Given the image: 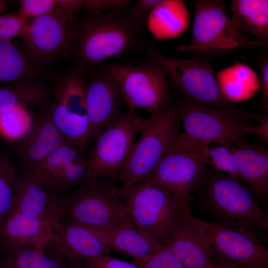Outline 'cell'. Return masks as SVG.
Segmentation results:
<instances>
[{
	"mask_svg": "<svg viewBox=\"0 0 268 268\" xmlns=\"http://www.w3.org/2000/svg\"><path fill=\"white\" fill-rule=\"evenodd\" d=\"M128 8L77 16L65 57L78 71L85 74L107 59L121 58L143 47L142 29L130 20Z\"/></svg>",
	"mask_w": 268,
	"mask_h": 268,
	"instance_id": "obj_1",
	"label": "cell"
},
{
	"mask_svg": "<svg viewBox=\"0 0 268 268\" xmlns=\"http://www.w3.org/2000/svg\"><path fill=\"white\" fill-rule=\"evenodd\" d=\"M191 195L212 222L245 228L257 234L268 228V212L240 178L207 168Z\"/></svg>",
	"mask_w": 268,
	"mask_h": 268,
	"instance_id": "obj_2",
	"label": "cell"
},
{
	"mask_svg": "<svg viewBox=\"0 0 268 268\" xmlns=\"http://www.w3.org/2000/svg\"><path fill=\"white\" fill-rule=\"evenodd\" d=\"M145 64L154 66L169 82L197 102L225 110L247 120L259 122L265 115L247 111L228 100L221 92L210 61L205 59H177L148 46Z\"/></svg>",
	"mask_w": 268,
	"mask_h": 268,
	"instance_id": "obj_3",
	"label": "cell"
},
{
	"mask_svg": "<svg viewBox=\"0 0 268 268\" xmlns=\"http://www.w3.org/2000/svg\"><path fill=\"white\" fill-rule=\"evenodd\" d=\"M122 193L118 179L101 178L86 180L61 195L64 204L61 219L99 230L134 226Z\"/></svg>",
	"mask_w": 268,
	"mask_h": 268,
	"instance_id": "obj_4",
	"label": "cell"
},
{
	"mask_svg": "<svg viewBox=\"0 0 268 268\" xmlns=\"http://www.w3.org/2000/svg\"><path fill=\"white\" fill-rule=\"evenodd\" d=\"M177 105L168 103L146 119L127 163L118 178L122 190L146 180L180 134Z\"/></svg>",
	"mask_w": 268,
	"mask_h": 268,
	"instance_id": "obj_5",
	"label": "cell"
},
{
	"mask_svg": "<svg viewBox=\"0 0 268 268\" xmlns=\"http://www.w3.org/2000/svg\"><path fill=\"white\" fill-rule=\"evenodd\" d=\"M208 145L180 133L145 180L171 197L190 205L194 200L192 189L207 168Z\"/></svg>",
	"mask_w": 268,
	"mask_h": 268,
	"instance_id": "obj_6",
	"label": "cell"
},
{
	"mask_svg": "<svg viewBox=\"0 0 268 268\" xmlns=\"http://www.w3.org/2000/svg\"><path fill=\"white\" fill-rule=\"evenodd\" d=\"M81 0H58L53 12L31 19L28 32L21 37L20 48L39 70L65 57L72 25L82 7Z\"/></svg>",
	"mask_w": 268,
	"mask_h": 268,
	"instance_id": "obj_7",
	"label": "cell"
},
{
	"mask_svg": "<svg viewBox=\"0 0 268 268\" xmlns=\"http://www.w3.org/2000/svg\"><path fill=\"white\" fill-rule=\"evenodd\" d=\"M184 136L207 145L245 146L252 126L229 112L185 97L177 105Z\"/></svg>",
	"mask_w": 268,
	"mask_h": 268,
	"instance_id": "obj_8",
	"label": "cell"
},
{
	"mask_svg": "<svg viewBox=\"0 0 268 268\" xmlns=\"http://www.w3.org/2000/svg\"><path fill=\"white\" fill-rule=\"evenodd\" d=\"M194 21L190 44L178 45L180 51L222 52L266 43L250 39L235 25L220 0L194 1Z\"/></svg>",
	"mask_w": 268,
	"mask_h": 268,
	"instance_id": "obj_9",
	"label": "cell"
},
{
	"mask_svg": "<svg viewBox=\"0 0 268 268\" xmlns=\"http://www.w3.org/2000/svg\"><path fill=\"white\" fill-rule=\"evenodd\" d=\"M146 119L129 109L95 139L87 157L86 180L101 178L118 180Z\"/></svg>",
	"mask_w": 268,
	"mask_h": 268,
	"instance_id": "obj_10",
	"label": "cell"
},
{
	"mask_svg": "<svg viewBox=\"0 0 268 268\" xmlns=\"http://www.w3.org/2000/svg\"><path fill=\"white\" fill-rule=\"evenodd\" d=\"M122 198L134 226L162 244L169 228L190 209L146 180L123 190Z\"/></svg>",
	"mask_w": 268,
	"mask_h": 268,
	"instance_id": "obj_11",
	"label": "cell"
},
{
	"mask_svg": "<svg viewBox=\"0 0 268 268\" xmlns=\"http://www.w3.org/2000/svg\"><path fill=\"white\" fill-rule=\"evenodd\" d=\"M84 75L74 67L57 79L54 98L48 106L65 139L82 152L89 143Z\"/></svg>",
	"mask_w": 268,
	"mask_h": 268,
	"instance_id": "obj_12",
	"label": "cell"
},
{
	"mask_svg": "<svg viewBox=\"0 0 268 268\" xmlns=\"http://www.w3.org/2000/svg\"><path fill=\"white\" fill-rule=\"evenodd\" d=\"M103 65L118 81L129 109H143L153 116L169 103L171 93L168 79L156 67L146 64L138 67Z\"/></svg>",
	"mask_w": 268,
	"mask_h": 268,
	"instance_id": "obj_13",
	"label": "cell"
},
{
	"mask_svg": "<svg viewBox=\"0 0 268 268\" xmlns=\"http://www.w3.org/2000/svg\"><path fill=\"white\" fill-rule=\"evenodd\" d=\"M209 257L216 265L268 268V250L254 231L206 222Z\"/></svg>",
	"mask_w": 268,
	"mask_h": 268,
	"instance_id": "obj_14",
	"label": "cell"
},
{
	"mask_svg": "<svg viewBox=\"0 0 268 268\" xmlns=\"http://www.w3.org/2000/svg\"><path fill=\"white\" fill-rule=\"evenodd\" d=\"M87 71L85 100L89 123L90 143L126 111L123 110L125 102L119 84L104 65H97Z\"/></svg>",
	"mask_w": 268,
	"mask_h": 268,
	"instance_id": "obj_15",
	"label": "cell"
},
{
	"mask_svg": "<svg viewBox=\"0 0 268 268\" xmlns=\"http://www.w3.org/2000/svg\"><path fill=\"white\" fill-rule=\"evenodd\" d=\"M63 209L61 195L42 176L23 170L17 173L12 210L54 226L61 219Z\"/></svg>",
	"mask_w": 268,
	"mask_h": 268,
	"instance_id": "obj_16",
	"label": "cell"
},
{
	"mask_svg": "<svg viewBox=\"0 0 268 268\" xmlns=\"http://www.w3.org/2000/svg\"><path fill=\"white\" fill-rule=\"evenodd\" d=\"M184 268H214L209 257L206 221L194 217L191 209L168 230L163 241Z\"/></svg>",
	"mask_w": 268,
	"mask_h": 268,
	"instance_id": "obj_17",
	"label": "cell"
},
{
	"mask_svg": "<svg viewBox=\"0 0 268 268\" xmlns=\"http://www.w3.org/2000/svg\"><path fill=\"white\" fill-rule=\"evenodd\" d=\"M51 248L65 259L87 262L108 255L111 249L97 229L61 219L53 226Z\"/></svg>",
	"mask_w": 268,
	"mask_h": 268,
	"instance_id": "obj_18",
	"label": "cell"
},
{
	"mask_svg": "<svg viewBox=\"0 0 268 268\" xmlns=\"http://www.w3.org/2000/svg\"><path fill=\"white\" fill-rule=\"evenodd\" d=\"M87 158L82 151L66 142L36 166L23 170L35 172L47 180L58 193L72 190L86 181Z\"/></svg>",
	"mask_w": 268,
	"mask_h": 268,
	"instance_id": "obj_19",
	"label": "cell"
},
{
	"mask_svg": "<svg viewBox=\"0 0 268 268\" xmlns=\"http://www.w3.org/2000/svg\"><path fill=\"white\" fill-rule=\"evenodd\" d=\"M48 106L33 117L27 130L19 138L22 169L36 166L67 142L54 123Z\"/></svg>",
	"mask_w": 268,
	"mask_h": 268,
	"instance_id": "obj_20",
	"label": "cell"
},
{
	"mask_svg": "<svg viewBox=\"0 0 268 268\" xmlns=\"http://www.w3.org/2000/svg\"><path fill=\"white\" fill-rule=\"evenodd\" d=\"M55 238L50 222L11 210L0 226V242L4 248H44Z\"/></svg>",
	"mask_w": 268,
	"mask_h": 268,
	"instance_id": "obj_21",
	"label": "cell"
},
{
	"mask_svg": "<svg viewBox=\"0 0 268 268\" xmlns=\"http://www.w3.org/2000/svg\"><path fill=\"white\" fill-rule=\"evenodd\" d=\"M227 146L233 154L239 178L247 183L256 196L265 198L268 191L267 148L259 144Z\"/></svg>",
	"mask_w": 268,
	"mask_h": 268,
	"instance_id": "obj_22",
	"label": "cell"
},
{
	"mask_svg": "<svg viewBox=\"0 0 268 268\" xmlns=\"http://www.w3.org/2000/svg\"><path fill=\"white\" fill-rule=\"evenodd\" d=\"M54 88L37 79H28L0 87V115L16 107L27 110L50 103Z\"/></svg>",
	"mask_w": 268,
	"mask_h": 268,
	"instance_id": "obj_23",
	"label": "cell"
},
{
	"mask_svg": "<svg viewBox=\"0 0 268 268\" xmlns=\"http://www.w3.org/2000/svg\"><path fill=\"white\" fill-rule=\"evenodd\" d=\"M147 24L156 38H175L189 28L190 13L184 0H163L151 13Z\"/></svg>",
	"mask_w": 268,
	"mask_h": 268,
	"instance_id": "obj_24",
	"label": "cell"
},
{
	"mask_svg": "<svg viewBox=\"0 0 268 268\" xmlns=\"http://www.w3.org/2000/svg\"><path fill=\"white\" fill-rule=\"evenodd\" d=\"M98 230L111 250L114 249L134 260L146 257L163 246L159 239L133 225Z\"/></svg>",
	"mask_w": 268,
	"mask_h": 268,
	"instance_id": "obj_25",
	"label": "cell"
},
{
	"mask_svg": "<svg viewBox=\"0 0 268 268\" xmlns=\"http://www.w3.org/2000/svg\"><path fill=\"white\" fill-rule=\"evenodd\" d=\"M219 87L229 101L240 102L252 97L260 87L256 72L249 66L236 63L215 73Z\"/></svg>",
	"mask_w": 268,
	"mask_h": 268,
	"instance_id": "obj_26",
	"label": "cell"
},
{
	"mask_svg": "<svg viewBox=\"0 0 268 268\" xmlns=\"http://www.w3.org/2000/svg\"><path fill=\"white\" fill-rule=\"evenodd\" d=\"M230 8L231 19L242 32L268 43V0H232Z\"/></svg>",
	"mask_w": 268,
	"mask_h": 268,
	"instance_id": "obj_27",
	"label": "cell"
},
{
	"mask_svg": "<svg viewBox=\"0 0 268 268\" xmlns=\"http://www.w3.org/2000/svg\"><path fill=\"white\" fill-rule=\"evenodd\" d=\"M20 47L0 40V84L37 79L41 73Z\"/></svg>",
	"mask_w": 268,
	"mask_h": 268,
	"instance_id": "obj_28",
	"label": "cell"
},
{
	"mask_svg": "<svg viewBox=\"0 0 268 268\" xmlns=\"http://www.w3.org/2000/svg\"><path fill=\"white\" fill-rule=\"evenodd\" d=\"M4 250L2 268H67L64 258L50 247Z\"/></svg>",
	"mask_w": 268,
	"mask_h": 268,
	"instance_id": "obj_29",
	"label": "cell"
},
{
	"mask_svg": "<svg viewBox=\"0 0 268 268\" xmlns=\"http://www.w3.org/2000/svg\"><path fill=\"white\" fill-rule=\"evenodd\" d=\"M17 176L12 163L0 153V226L12 210Z\"/></svg>",
	"mask_w": 268,
	"mask_h": 268,
	"instance_id": "obj_30",
	"label": "cell"
},
{
	"mask_svg": "<svg viewBox=\"0 0 268 268\" xmlns=\"http://www.w3.org/2000/svg\"><path fill=\"white\" fill-rule=\"evenodd\" d=\"M207 165L219 171L239 177L233 154L227 145L212 143L206 148Z\"/></svg>",
	"mask_w": 268,
	"mask_h": 268,
	"instance_id": "obj_31",
	"label": "cell"
},
{
	"mask_svg": "<svg viewBox=\"0 0 268 268\" xmlns=\"http://www.w3.org/2000/svg\"><path fill=\"white\" fill-rule=\"evenodd\" d=\"M31 19L18 14L0 15V40L12 41L18 36H23L29 31Z\"/></svg>",
	"mask_w": 268,
	"mask_h": 268,
	"instance_id": "obj_32",
	"label": "cell"
},
{
	"mask_svg": "<svg viewBox=\"0 0 268 268\" xmlns=\"http://www.w3.org/2000/svg\"><path fill=\"white\" fill-rule=\"evenodd\" d=\"M134 263L140 268H184L173 253L164 245L146 257L134 260Z\"/></svg>",
	"mask_w": 268,
	"mask_h": 268,
	"instance_id": "obj_33",
	"label": "cell"
},
{
	"mask_svg": "<svg viewBox=\"0 0 268 268\" xmlns=\"http://www.w3.org/2000/svg\"><path fill=\"white\" fill-rule=\"evenodd\" d=\"M58 4V0H22L20 1L17 14L32 19L52 13Z\"/></svg>",
	"mask_w": 268,
	"mask_h": 268,
	"instance_id": "obj_34",
	"label": "cell"
},
{
	"mask_svg": "<svg viewBox=\"0 0 268 268\" xmlns=\"http://www.w3.org/2000/svg\"><path fill=\"white\" fill-rule=\"evenodd\" d=\"M163 0H138L128 10L130 20L136 26L142 29L155 7Z\"/></svg>",
	"mask_w": 268,
	"mask_h": 268,
	"instance_id": "obj_35",
	"label": "cell"
},
{
	"mask_svg": "<svg viewBox=\"0 0 268 268\" xmlns=\"http://www.w3.org/2000/svg\"><path fill=\"white\" fill-rule=\"evenodd\" d=\"M129 0H82V7L85 13H100L118 8H127Z\"/></svg>",
	"mask_w": 268,
	"mask_h": 268,
	"instance_id": "obj_36",
	"label": "cell"
},
{
	"mask_svg": "<svg viewBox=\"0 0 268 268\" xmlns=\"http://www.w3.org/2000/svg\"><path fill=\"white\" fill-rule=\"evenodd\" d=\"M92 268H140L135 264L103 256L86 262Z\"/></svg>",
	"mask_w": 268,
	"mask_h": 268,
	"instance_id": "obj_37",
	"label": "cell"
},
{
	"mask_svg": "<svg viewBox=\"0 0 268 268\" xmlns=\"http://www.w3.org/2000/svg\"><path fill=\"white\" fill-rule=\"evenodd\" d=\"M260 89L261 102L266 110L268 108V61L265 59L260 66Z\"/></svg>",
	"mask_w": 268,
	"mask_h": 268,
	"instance_id": "obj_38",
	"label": "cell"
},
{
	"mask_svg": "<svg viewBox=\"0 0 268 268\" xmlns=\"http://www.w3.org/2000/svg\"><path fill=\"white\" fill-rule=\"evenodd\" d=\"M257 126H251L249 130V134H253L264 141H268V117L266 115L259 122Z\"/></svg>",
	"mask_w": 268,
	"mask_h": 268,
	"instance_id": "obj_39",
	"label": "cell"
},
{
	"mask_svg": "<svg viewBox=\"0 0 268 268\" xmlns=\"http://www.w3.org/2000/svg\"><path fill=\"white\" fill-rule=\"evenodd\" d=\"M65 260L67 268H92L84 261H70L66 259Z\"/></svg>",
	"mask_w": 268,
	"mask_h": 268,
	"instance_id": "obj_40",
	"label": "cell"
},
{
	"mask_svg": "<svg viewBox=\"0 0 268 268\" xmlns=\"http://www.w3.org/2000/svg\"><path fill=\"white\" fill-rule=\"evenodd\" d=\"M8 1L5 0H0V14L2 13L7 5Z\"/></svg>",
	"mask_w": 268,
	"mask_h": 268,
	"instance_id": "obj_41",
	"label": "cell"
},
{
	"mask_svg": "<svg viewBox=\"0 0 268 268\" xmlns=\"http://www.w3.org/2000/svg\"><path fill=\"white\" fill-rule=\"evenodd\" d=\"M214 268H237L228 267H224V266H221L215 265Z\"/></svg>",
	"mask_w": 268,
	"mask_h": 268,
	"instance_id": "obj_42",
	"label": "cell"
}]
</instances>
